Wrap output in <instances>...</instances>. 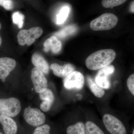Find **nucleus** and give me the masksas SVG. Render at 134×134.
<instances>
[{
	"mask_svg": "<svg viewBox=\"0 0 134 134\" xmlns=\"http://www.w3.org/2000/svg\"><path fill=\"white\" fill-rule=\"evenodd\" d=\"M16 65V61L8 57L0 58V79L5 82L10 73L12 71Z\"/></svg>",
	"mask_w": 134,
	"mask_h": 134,
	"instance_id": "nucleus-10",
	"label": "nucleus"
},
{
	"mask_svg": "<svg viewBox=\"0 0 134 134\" xmlns=\"http://www.w3.org/2000/svg\"><path fill=\"white\" fill-rule=\"evenodd\" d=\"M0 134H3L2 133H1V132H0Z\"/></svg>",
	"mask_w": 134,
	"mask_h": 134,
	"instance_id": "nucleus-29",
	"label": "nucleus"
},
{
	"mask_svg": "<svg viewBox=\"0 0 134 134\" xmlns=\"http://www.w3.org/2000/svg\"><path fill=\"white\" fill-rule=\"evenodd\" d=\"M103 120L106 129L111 134H127L125 126L115 116L105 114L103 116Z\"/></svg>",
	"mask_w": 134,
	"mask_h": 134,
	"instance_id": "nucleus-5",
	"label": "nucleus"
},
{
	"mask_svg": "<svg viewBox=\"0 0 134 134\" xmlns=\"http://www.w3.org/2000/svg\"><path fill=\"white\" fill-rule=\"evenodd\" d=\"M133 134H134V130H133Z\"/></svg>",
	"mask_w": 134,
	"mask_h": 134,
	"instance_id": "nucleus-28",
	"label": "nucleus"
},
{
	"mask_svg": "<svg viewBox=\"0 0 134 134\" xmlns=\"http://www.w3.org/2000/svg\"><path fill=\"white\" fill-rule=\"evenodd\" d=\"M0 6L8 10H12L14 7L12 0H0Z\"/></svg>",
	"mask_w": 134,
	"mask_h": 134,
	"instance_id": "nucleus-24",
	"label": "nucleus"
},
{
	"mask_svg": "<svg viewBox=\"0 0 134 134\" xmlns=\"http://www.w3.org/2000/svg\"><path fill=\"white\" fill-rule=\"evenodd\" d=\"M118 22V17L112 13L101 15L91 22L90 26L93 31L108 30L113 29Z\"/></svg>",
	"mask_w": 134,
	"mask_h": 134,
	"instance_id": "nucleus-2",
	"label": "nucleus"
},
{
	"mask_svg": "<svg viewBox=\"0 0 134 134\" xmlns=\"http://www.w3.org/2000/svg\"><path fill=\"white\" fill-rule=\"evenodd\" d=\"M70 12V8L68 6L63 7L57 16L56 23L58 25L62 24L67 19Z\"/></svg>",
	"mask_w": 134,
	"mask_h": 134,
	"instance_id": "nucleus-20",
	"label": "nucleus"
},
{
	"mask_svg": "<svg viewBox=\"0 0 134 134\" xmlns=\"http://www.w3.org/2000/svg\"><path fill=\"white\" fill-rule=\"evenodd\" d=\"M84 82V77L82 74L78 71H74L65 77L63 85L68 90H81L83 88Z\"/></svg>",
	"mask_w": 134,
	"mask_h": 134,
	"instance_id": "nucleus-7",
	"label": "nucleus"
},
{
	"mask_svg": "<svg viewBox=\"0 0 134 134\" xmlns=\"http://www.w3.org/2000/svg\"><path fill=\"white\" fill-rule=\"evenodd\" d=\"M21 103L17 98L12 97L0 99V114L10 117H15L21 111Z\"/></svg>",
	"mask_w": 134,
	"mask_h": 134,
	"instance_id": "nucleus-3",
	"label": "nucleus"
},
{
	"mask_svg": "<svg viewBox=\"0 0 134 134\" xmlns=\"http://www.w3.org/2000/svg\"><path fill=\"white\" fill-rule=\"evenodd\" d=\"M43 33V29L40 27H32L28 30H21L17 36L18 43L22 46L25 44L31 45Z\"/></svg>",
	"mask_w": 134,
	"mask_h": 134,
	"instance_id": "nucleus-4",
	"label": "nucleus"
},
{
	"mask_svg": "<svg viewBox=\"0 0 134 134\" xmlns=\"http://www.w3.org/2000/svg\"><path fill=\"white\" fill-rule=\"evenodd\" d=\"M24 118L28 124L32 126L37 127L43 125L46 121V116L37 108L28 107L25 108Z\"/></svg>",
	"mask_w": 134,
	"mask_h": 134,
	"instance_id": "nucleus-6",
	"label": "nucleus"
},
{
	"mask_svg": "<svg viewBox=\"0 0 134 134\" xmlns=\"http://www.w3.org/2000/svg\"><path fill=\"white\" fill-rule=\"evenodd\" d=\"M127 86L129 91L134 95V74H133L130 76L127 81Z\"/></svg>",
	"mask_w": 134,
	"mask_h": 134,
	"instance_id": "nucleus-25",
	"label": "nucleus"
},
{
	"mask_svg": "<svg viewBox=\"0 0 134 134\" xmlns=\"http://www.w3.org/2000/svg\"><path fill=\"white\" fill-rule=\"evenodd\" d=\"M0 123L2 125L5 134H16L18 127L16 122L11 117L0 114Z\"/></svg>",
	"mask_w": 134,
	"mask_h": 134,
	"instance_id": "nucleus-12",
	"label": "nucleus"
},
{
	"mask_svg": "<svg viewBox=\"0 0 134 134\" xmlns=\"http://www.w3.org/2000/svg\"><path fill=\"white\" fill-rule=\"evenodd\" d=\"M24 16L19 12H15L12 15L13 22L17 25L19 29H21L24 24Z\"/></svg>",
	"mask_w": 134,
	"mask_h": 134,
	"instance_id": "nucleus-22",
	"label": "nucleus"
},
{
	"mask_svg": "<svg viewBox=\"0 0 134 134\" xmlns=\"http://www.w3.org/2000/svg\"><path fill=\"white\" fill-rule=\"evenodd\" d=\"M87 81L89 88L93 94L97 97L101 98L105 94L104 89L99 86L94 81L91 77H87Z\"/></svg>",
	"mask_w": 134,
	"mask_h": 134,
	"instance_id": "nucleus-16",
	"label": "nucleus"
},
{
	"mask_svg": "<svg viewBox=\"0 0 134 134\" xmlns=\"http://www.w3.org/2000/svg\"><path fill=\"white\" fill-rule=\"evenodd\" d=\"M31 79L36 92L41 93L47 89V81L40 70L34 68L31 70Z\"/></svg>",
	"mask_w": 134,
	"mask_h": 134,
	"instance_id": "nucleus-9",
	"label": "nucleus"
},
{
	"mask_svg": "<svg viewBox=\"0 0 134 134\" xmlns=\"http://www.w3.org/2000/svg\"><path fill=\"white\" fill-rule=\"evenodd\" d=\"M127 0H102V5L104 8H113L125 3Z\"/></svg>",
	"mask_w": 134,
	"mask_h": 134,
	"instance_id": "nucleus-21",
	"label": "nucleus"
},
{
	"mask_svg": "<svg viewBox=\"0 0 134 134\" xmlns=\"http://www.w3.org/2000/svg\"><path fill=\"white\" fill-rule=\"evenodd\" d=\"M44 46L45 52H47L50 51L53 53L57 54L61 50L62 44L57 37L53 36L45 41Z\"/></svg>",
	"mask_w": 134,
	"mask_h": 134,
	"instance_id": "nucleus-15",
	"label": "nucleus"
},
{
	"mask_svg": "<svg viewBox=\"0 0 134 134\" xmlns=\"http://www.w3.org/2000/svg\"><path fill=\"white\" fill-rule=\"evenodd\" d=\"M31 61L36 68L40 70L44 75L49 73V67L48 63L41 54L35 53L32 56Z\"/></svg>",
	"mask_w": 134,
	"mask_h": 134,
	"instance_id": "nucleus-14",
	"label": "nucleus"
},
{
	"mask_svg": "<svg viewBox=\"0 0 134 134\" xmlns=\"http://www.w3.org/2000/svg\"><path fill=\"white\" fill-rule=\"evenodd\" d=\"M85 130V134H105L98 126L91 121L86 122Z\"/></svg>",
	"mask_w": 134,
	"mask_h": 134,
	"instance_id": "nucleus-18",
	"label": "nucleus"
},
{
	"mask_svg": "<svg viewBox=\"0 0 134 134\" xmlns=\"http://www.w3.org/2000/svg\"><path fill=\"white\" fill-rule=\"evenodd\" d=\"M40 98L43 100L40 105L41 110L44 112L50 110L54 102V96L52 91L49 89L39 93Z\"/></svg>",
	"mask_w": 134,
	"mask_h": 134,
	"instance_id": "nucleus-11",
	"label": "nucleus"
},
{
	"mask_svg": "<svg viewBox=\"0 0 134 134\" xmlns=\"http://www.w3.org/2000/svg\"><path fill=\"white\" fill-rule=\"evenodd\" d=\"M115 71V68L112 65H109L99 70L95 77V83L99 86L104 89H108L111 87L109 79V75Z\"/></svg>",
	"mask_w": 134,
	"mask_h": 134,
	"instance_id": "nucleus-8",
	"label": "nucleus"
},
{
	"mask_svg": "<svg viewBox=\"0 0 134 134\" xmlns=\"http://www.w3.org/2000/svg\"><path fill=\"white\" fill-rule=\"evenodd\" d=\"M2 28V25L1 23H0V30H1ZM2 43V39L0 35V46L1 45Z\"/></svg>",
	"mask_w": 134,
	"mask_h": 134,
	"instance_id": "nucleus-27",
	"label": "nucleus"
},
{
	"mask_svg": "<svg viewBox=\"0 0 134 134\" xmlns=\"http://www.w3.org/2000/svg\"><path fill=\"white\" fill-rule=\"evenodd\" d=\"M75 30V26L73 25L68 26L54 34V36L56 37H59L60 38H65L74 33Z\"/></svg>",
	"mask_w": 134,
	"mask_h": 134,
	"instance_id": "nucleus-19",
	"label": "nucleus"
},
{
	"mask_svg": "<svg viewBox=\"0 0 134 134\" xmlns=\"http://www.w3.org/2000/svg\"><path fill=\"white\" fill-rule=\"evenodd\" d=\"M67 134H85V125L82 122H79L68 127Z\"/></svg>",
	"mask_w": 134,
	"mask_h": 134,
	"instance_id": "nucleus-17",
	"label": "nucleus"
},
{
	"mask_svg": "<svg viewBox=\"0 0 134 134\" xmlns=\"http://www.w3.org/2000/svg\"><path fill=\"white\" fill-rule=\"evenodd\" d=\"M116 57V53L113 49H104L91 54L85 61L87 68L96 70L110 65Z\"/></svg>",
	"mask_w": 134,
	"mask_h": 134,
	"instance_id": "nucleus-1",
	"label": "nucleus"
},
{
	"mask_svg": "<svg viewBox=\"0 0 134 134\" xmlns=\"http://www.w3.org/2000/svg\"><path fill=\"white\" fill-rule=\"evenodd\" d=\"M50 69L52 70L55 75L61 77H65L75 70L74 66L69 63L63 66H60L57 63H53L50 66Z\"/></svg>",
	"mask_w": 134,
	"mask_h": 134,
	"instance_id": "nucleus-13",
	"label": "nucleus"
},
{
	"mask_svg": "<svg viewBox=\"0 0 134 134\" xmlns=\"http://www.w3.org/2000/svg\"><path fill=\"white\" fill-rule=\"evenodd\" d=\"M50 127L48 125H43L37 127L32 134H50Z\"/></svg>",
	"mask_w": 134,
	"mask_h": 134,
	"instance_id": "nucleus-23",
	"label": "nucleus"
},
{
	"mask_svg": "<svg viewBox=\"0 0 134 134\" xmlns=\"http://www.w3.org/2000/svg\"><path fill=\"white\" fill-rule=\"evenodd\" d=\"M130 10L132 12L134 13V1H133L131 4L130 6Z\"/></svg>",
	"mask_w": 134,
	"mask_h": 134,
	"instance_id": "nucleus-26",
	"label": "nucleus"
}]
</instances>
